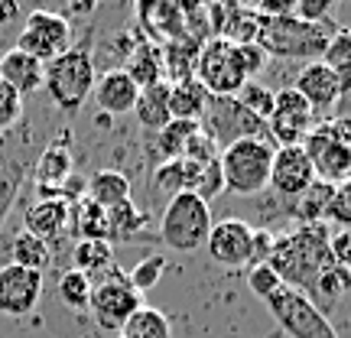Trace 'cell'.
<instances>
[{"label": "cell", "instance_id": "1", "mask_svg": "<svg viewBox=\"0 0 351 338\" xmlns=\"http://www.w3.org/2000/svg\"><path fill=\"white\" fill-rule=\"evenodd\" d=\"M328 238H332V231L322 221L319 225H300L296 231H289V234L274 241V251L267 257V267L280 276L283 287L309 296L315 280L335 263Z\"/></svg>", "mask_w": 351, "mask_h": 338}, {"label": "cell", "instance_id": "2", "mask_svg": "<svg viewBox=\"0 0 351 338\" xmlns=\"http://www.w3.org/2000/svg\"><path fill=\"white\" fill-rule=\"evenodd\" d=\"M95 56H91V29H88V39L82 43H72V49L62 52L59 59H52L43 72V88L49 101L65 114H75L85 98L95 88Z\"/></svg>", "mask_w": 351, "mask_h": 338}, {"label": "cell", "instance_id": "3", "mask_svg": "<svg viewBox=\"0 0 351 338\" xmlns=\"http://www.w3.org/2000/svg\"><path fill=\"white\" fill-rule=\"evenodd\" d=\"M335 29H339V23L332 16H328L326 23H302L296 16H274V20H263L261 16L257 46L267 56L319 62L328 46V39L335 36Z\"/></svg>", "mask_w": 351, "mask_h": 338}, {"label": "cell", "instance_id": "4", "mask_svg": "<svg viewBox=\"0 0 351 338\" xmlns=\"http://www.w3.org/2000/svg\"><path fill=\"white\" fill-rule=\"evenodd\" d=\"M212 208L208 202H202L199 195L192 192H179L166 202L163 215H160V234L156 238L163 241L169 251L179 254H192L205 248V241L212 234Z\"/></svg>", "mask_w": 351, "mask_h": 338}, {"label": "cell", "instance_id": "5", "mask_svg": "<svg viewBox=\"0 0 351 338\" xmlns=\"http://www.w3.org/2000/svg\"><path fill=\"white\" fill-rule=\"evenodd\" d=\"M225 192L234 195H257L270 186V163L274 147L267 140H238L218 153Z\"/></svg>", "mask_w": 351, "mask_h": 338}, {"label": "cell", "instance_id": "6", "mask_svg": "<svg viewBox=\"0 0 351 338\" xmlns=\"http://www.w3.org/2000/svg\"><path fill=\"white\" fill-rule=\"evenodd\" d=\"M140 306H143V300H140L137 289L130 287V280H127L124 270L114 267L111 274L91 280L88 313L95 315L98 328H104V332H117V335H121V328L127 326V319L137 313Z\"/></svg>", "mask_w": 351, "mask_h": 338}, {"label": "cell", "instance_id": "7", "mask_svg": "<svg viewBox=\"0 0 351 338\" xmlns=\"http://www.w3.org/2000/svg\"><path fill=\"white\" fill-rule=\"evenodd\" d=\"M202 134L215 147H231L238 140H263L267 137V121L251 114L238 98H208V108L202 114Z\"/></svg>", "mask_w": 351, "mask_h": 338}, {"label": "cell", "instance_id": "8", "mask_svg": "<svg viewBox=\"0 0 351 338\" xmlns=\"http://www.w3.org/2000/svg\"><path fill=\"white\" fill-rule=\"evenodd\" d=\"M16 49L33 56L36 62L49 65L52 59H59L62 52L72 49V23H69V16L52 10H33L26 16L20 36H16Z\"/></svg>", "mask_w": 351, "mask_h": 338}, {"label": "cell", "instance_id": "9", "mask_svg": "<svg viewBox=\"0 0 351 338\" xmlns=\"http://www.w3.org/2000/svg\"><path fill=\"white\" fill-rule=\"evenodd\" d=\"M267 309L276 319V326L283 328L289 338H339L335 326L328 322V315H322L302 293L283 287L267 300Z\"/></svg>", "mask_w": 351, "mask_h": 338}, {"label": "cell", "instance_id": "10", "mask_svg": "<svg viewBox=\"0 0 351 338\" xmlns=\"http://www.w3.org/2000/svg\"><path fill=\"white\" fill-rule=\"evenodd\" d=\"M195 82H199L212 98H234L241 88L247 85L244 72L234 62V46L225 39L212 36L202 43L199 62H195Z\"/></svg>", "mask_w": 351, "mask_h": 338}, {"label": "cell", "instance_id": "11", "mask_svg": "<svg viewBox=\"0 0 351 338\" xmlns=\"http://www.w3.org/2000/svg\"><path fill=\"white\" fill-rule=\"evenodd\" d=\"M313 127L315 111L296 88L274 91V114L267 117V137H274L276 147H302V140L313 134Z\"/></svg>", "mask_w": 351, "mask_h": 338}, {"label": "cell", "instance_id": "12", "mask_svg": "<svg viewBox=\"0 0 351 338\" xmlns=\"http://www.w3.org/2000/svg\"><path fill=\"white\" fill-rule=\"evenodd\" d=\"M302 150L309 156V163H313L319 182L341 186V182L351 179V147L332 137L326 130V124L313 127V134L302 140Z\"/></svg>", "mask_w": 351, "mask_h": 338}, {"label": "cell", "instance_id": "13", "mask_svg": "<svg viewBox=\"0 0 351 338\" xmlns=\"http://www.w3.org/2000/svg\"><path fill=\"white\" fill-rule=\"evenodd\" d=\"M205 248L212 254L215 263L221 267H251V254H254V228L244 218H225V221H215L212 234L205 241Z\"/></svg>", "mask_w": 351, "mask_h": 338}, {"label": "cell", "instance_id": "14", "mask_svg": "<svg viewBox=\"0 0 351 338\" xmlns=\"http://www.w3.org/2000/svg\"><path fill=\"white\" fill-rule=\"evenodd\" d=\"M39 296H43V274L16 267V263L0 267V313L3 315L23 319L36 309Z\"/></svg>", "mask_w": 351, "mask_h": 338}, {"label": "cell", "instance_id": "15", "mask_svg": "<svg viewBox=\"0 0 351 338\" xmlns=\"http://www.w3.org/2000/svg\"><path fill=\"white\" fill-rule=\"evenodd\" d=\"M315 182V169L302 147H276L270 163V189L283 199H300Z\"/></svg>", "mask_w": 351, "mask_h": 338}, {"label": "cell", "instance_id": "16", "mask_svg": "<svg viewBox=\"0 0 351 338\" xmlns=\"http://www.w3.org/2000/svg\"><path fill=\"white\" fill-rule=\"evenodd\" d=\"M134 13H137V29L150 43H156V46H166L173 39L189 36L182 3H173V0H143V3H137Z\"/></svg>", "mask_w": 351, "mask_h": 338}, {"label": "cell", "instance_id": "17", "mask_svg": "<svg viewBox=\"0 0 351 338\" xmlns=\"http://www.w3.org/2000/svg\"><path fill=\"white\" fill-rule=\"evenodd\" d=\"M23 231L36 234L52 248V241L72 234V205L62 199H39L23 215Z\"/></svg>", "mask_w": 351, "mask_h": 338}, {"label": "cell", "instance_id": "18", "mask_svg": "<svg viewBox=\"0 0 351 338\" xmlns=\"http://www.w3.org/2000/svg\"><path fill=\"white\" fill-rule=\"evenodd\" d=\"M91 95H95V104H98L101 111L117 117V114L134 111L140 88L130 82V75H127L124 69H108V72H101V75L95 78Z\"/></svg>", "mask_w": 351, "mask_h": 338}, {"label": "cell", "instance_id": "19", "mask_svg": "<svg viewBox=\"0 0 351 338\" xmlns=\"http://www.w3.org/2000/svg\"><path fill=\"white\" fill-rule=\"evenodd\" d=\"M72 176V150H69V134L62 140H52L33 163V179L39 186L43 199H56V189Z\"/></svg>", "mask_w": 351, "mask_h": 338}, {"label": "cell", "instance_id": "20", "mask_svg": "<svg viewBox=\"0 0 351 338\" xmlns=\"http://www.w3.org/2000/svg\"><path fill=\"white\" fill-rule=\"evenodd\" d=\"M293 88H296L302 98H306V104H309L313 111H328V108H335V104L341 101L339 78H335V72H332L322 59L306 65Z\"/></svg>", "mask_w": 351, "mask_h": 338}, {"label": "cell", "instance_id": "21", "mask_svg": "<svg viewBox=\"0 0 351 338\" xmlns=\"http://www.w3.org/2000/svg\"><path fill=\"white\" fill-rule=\"evenodd\" d=\"M124 72L130 75V82H134L140 91L150 88V85L166 82V75H163V46L150 43V39L140 33L137 43H134V49L127 52Z\"/></svg>", "mask_w": 351, "mask_h": 338}, {"label": "cell", "instance_id": "22", "mask_svg": "<svg viewBox=\"0 0 351 338\" xmlns=\"http://www.w3.org/2000/svg\"><path fill=\"white\" fill-rule=\"evenodd\" d=\"M43 72H46V65L36 62L33 56L20 52L16 46L0 56V78H3L20 98H26V95H33V91L43 88Z\"/></svg>", "mask_w": 351, "mask_h": 338}, {"label": "cell", "instance_id": "23", "mask_svg": "<svg viewBox=\"0 0 351 338\" xmlns=\"http://www.w3.org/2000/svg\"><path fill=\"white\" fill-rule=\"evenodd\" d=\"M26 176V160L10 147V134H0V225L10 215Z\"/></svg>", "mask_w": 351, "mask_h": 338}, {"label": "cell", "instance_id": "24", "mask_svg": "<svg viewBox=\"0 0 351 338\" xmlns=\"http://www.w3.org/2000/svg\"><path fill=\"white\" fill-rule=\"evenodd\" d=\"M202 43L192 36L173 39L163 46V75L166 85H179V82H189L195 78V62H199Z\"/></svg>", "mask_w": 351, "mask_h": 338}, {"label": "cell", "instance_id": "25", "mask_svg": "<svg viewBox=\"0 0 351 338\" xmlns=\"http://www.w3.org/2000/svg\"><path fill=\"white\" fill-rule=\"evenodd\" d=\"M150 225V218L143 208H137L134 202L114 205L108 208V241H121V244H134V241H147L150 234H143Z\"/></svg>", "mask_w": 351, "mask_h": 338}, {"label": "cell", "instance_id": "26", "mask_svg": "<svg viewBox=\"0 0 351 338\" xmlns=\"http://www.w3.org/2000/svg\"><path fill=\"white\" fill-rule=\"evenodd\" d=\"M130 114H137V124L143 127V130H156V134H160V130L173 121V114H169V85L160 82V85L143 88L137 95V104H134Z\"/></svg>", "mask_w": 351, "mask_h": 338}, {"label": "cell", "instance_id": "27", "mask_svg": "<svg viewBox=\"0 0 351 338\" xmlns=\"http://www.w3.org/2000/svg\"><path fill=\"white\" fill-rule=\"evenodd\" d=\"M114 267V244L108 241H95V238H82L72 248V270H82L88 280H98V276L111 274Z\"/></svg>", "mask_w": 351, "mask_h": 338}, {"label": "cell", "instance_id": "28", "mask_svg": "<svg viewBox=\"0 0 351 338\" xmlns=\"http://www.w3.org/2000/svg\"><path fill=\"white\" fill-rule=\"evenodd\" d=\"M85 199H91L101 208H114L130 202V179L117 169H98L85 182Z\"/></svg>", "mask_w": 351, "mask_h": 338}, {"label": "cell", "instance_id": "29", "mask_svg": "<svg viewBox=\"0 0 351 338\" xmlns=\"http://www.w3.org/2000/svg\"><path fill=\"white\" fill-rule=\"evenodd\" d=\"M208 91L195 82V78H189V82H179V85H169V114H173V121H195L199 124L205 108H208Z\"/></svg>", "mask_w": 351, "mask_h": 338}, {"label": "cell", "instance_id": "30", "mask_svg": "<svg viewBox=\"0 0 351 338\" xmlns=\"http://www.w3.org/2000/svg\"><path fill=\"white\" fill-rule=\"evenodd\" d=\"M348 289H351V270H348V267H339V263H332L326 274L315 280L313 293H309L306 300H309L315 309H319V313L326 315L328 309H332V306H335V302H339L341 296L348 293Z\"/></svg>", "mask_w": 351, "mask_h": 338}, {"label": "cell", "instance_id": "31", "mask_svg": "<svg viewBox=\"0 0 351 338\" xmlns=\"http://www.w3.org/2000/svg\"><path fill=\"white\" fill-rule=\"evenodd\" d=\"M10 263L36 270V274H46L52 263V248L46 241H39L36 234H29V231H16L10 241Z\"/></svg>", "mask_w": 351, "mask_h": 338}, {"label": "cell", "instance_id": "32", "mask_svg": "<svg viewBox=\"0 0 351 338\" xmlns=\"http://www.w3.org/2000/svg\"><path fill=\"white\" fill-rule=\"evenodd\" d=\"M72 234L95 241H108V208L95 205L91 199H82L72 205ZM111 244V241H108Z\"/></svg>", "mask_w": 351, "mask_h": 338}, {"label": "cell", "instance_id": "33", "mask_svg": "<svg viewBox=\"0 0 351 338\" xmlns=\"http://www.w3.org/2000/svg\"><path fill=\"white\" fill-rule=\"evenodd\" d=\"M332 192H335V186H328V182H319V179H315L300 199H293V215L300 218V225H319V221L326 218Z\"/></svg>", "mask_w": 351, "mask_h": 338}, {"label": "cell", "instance_id": "34", "mask_svg": "<svg viewBox=\"0 0 351 338\" xmlns=\"http://www.w3.org/2000/svg\"><path fill=\"white\" fill-rule=\"evenodd\" d=\"M124 338H169V319L153 306H140L121 328Z\"/></svg>", "mask_w": 351, "mask_h": 338}, {"label": "cell", "instance_id": "35", "mask_svg": "<svg viewBox=\"0 0 351 338\" xmlns=\"http://www.w3.org/2000/svg\"><path fill=\"white\" fill-rule=\"evenodd\" d=\"M153 189L163 192V195H179L192 189V163L189 160H163L156 176H153Z\"/></svg>", "mask_w": 351, "mask_h": 338}, {"label": "cell", "instance_id": "36", "mask_svg": "<svg viewBox=\"0 0 351 338\" xmlns=\"http://www.w3.org/2000/svg\"><path fill=\"white\" fill-rule=\"evenodd\" d=\"M192 163V160H189ZM192 195H199L202 202H212L215 195L225 192V179H221V163L218 156L208 160V163H192Z\"/></svg>", "mask_w": 351, "mask_h": 338}, {"label": "cell", "instance_id": "37", "mask_svg": "<svg viewBox=\"0 0 351 338\" xmlns=\"http://www.w3.org/2000/svg\"><path fill=\"white\" fill-rule=\"evenodd\" d=\"M195 130H199L195 121H169L160 130V153H163V160H182V150H186L189 137Z\"/></svg>", "mask_w": 351, "mask_h": 338}, {"label": "cell", "instance_id": "38", "mask_svg": "<svg viewBox=\"0 0 351 338\" xmlns=\"http://www.w3.org/2000/svg\"><path fill=\"white\" fill-rule=\"evenodd\" d=\"M59 300H62L69 309H88L91 280H88L82 270H65V274L59 276Z\"/></svg>", "mask_w": 351, "mask_h": 338}, {"label": "cell", "instance_id": "39", "mask_svg": "<svg viewBox=\"0 0 351 338\" xmlns=\"http://www.w3.org/2000/svg\"><path fill=\"white\" fill-rule=\"evenodd\" d=\"M163 270H166V261L160 257V254H150L147 261H140L137 267L127 274V280H130V287H134L140 296H143V293H150V289L160 283Z\"/></svg>", "mask_w": 351, "mask_h": 338}, {"label": "cell", "instance_id": "40", "mask_svg": "<svg viewBox=\"0 0 351 338\" xmlns=\"http://www.w3.org/2000/svg\"><path fill=\"white\" fill-rule=\"evenodd\" d=\"M234 98H238L251 114H257L261 121H267V117L274 114V91L267 85H261V82H247Z\"/></svg>", "mask_w": 351, "mask_h": 338}, {"label": "cell", "instance_id": "41", "mask_svg": "<svg viewBox=\"0 0 351 338\" xmlns=\"http://www.w3.org/2000/svg\"><path fill=\"white\" fill-rule=\"evenodd\" d=\"M322 62H326L332 72L351 69V29L348 26H339V29H335V36L328 39L326 52H322Z\"/></svg>", "mask_w": 351, "mask_h": 338}, {"label": "cell", "instance_id": "42", "mask_svg": "<svg viewBox=\"0 0 351 338\" xmlns=\"http://www.w3.org/2000/svg\"><path fill=\"white\" fill-rule=\"evenodd\" d=\"M23 121V98L0 78V134H10Z\"/></svg>", "mask_w": 351, "mask_h": 338}, {"label": "cell", "instance_id": "43", "mask_svg": "<svg viewBox=\"0 0 351 338\" xmlns=\"http://www.w3.org/2000/svg\"><path fill=\"white\" fill-rule=\"evenodd\" d=\"M267 52L257 46V43H247V46H234V62H238V69L244 72V78L247 82H254V78L261 75L263 69H267Z\"/></svg>", "mask_w": 351, "mask_h": 338}, {"label": "cell", "instance_id": "44", "mask_svg": "<svg viewBox=\"0 0 351 338\" xmlns=\"http://www.w3.org/2000/svg\"><path fill=\"white\" fill-rule=\"evenodd\" d=\"M247 287H251V293L257 300L267 302L274 293L283 289V283H280V276H276L267 263H257V267H251V274H247Z\"/></svg>", "mask_w": 351, "mask_h": 338}, {"label": "cell", "instance_id": "45", "mask_svg": "<svg viewBox=\"0 0 351 338\" xmlns=\"http://www.w3.org/2000/svg\"><path fill=\"white\" fill-rule=\"evenodd\" d=\"M326 218L335 221L339 228H351V179L335 186L332 202H328V208H326Z\"/></svg>", "mask_w": 351, "mask_h": 338}, {"label": "cell", "instance_id": "46", "mask_svg": "<svg viewBox=\"0 0 351 338\" xmlns=\"http://www.w3.org/2000/svg\"><path fill=\"white\" fill-rule=\"evenodd\" d=\"M328 13H332V0H296L293 16L302 23H326Z\"/></svg>", "mask_w": 351, "mask_h": 338}, {"label": "cell", "instance_id": "47", "mask_svg": "<svg viewBox=\"0 0 351 338\" xmlns=\"http://www.w3.org/2000/svg\"><path fill=\"white\" fill-rule=\"evenodd\" d=\"M328 248H332V257L339 267H348L351 270V228H339L332 238H328Z\"/></svg>", "mask_w": 351, "mask_h": 338}, {"label": "cell", "instance_id": "48", "mask_svg": "<svg viewBox=\"0 0 351 338\" xmlns=\"http://www.w3.org/2000/svg\"><path fill=\"white\" fill-rule=\"evenodd\" d=\"M20 16V7L16 3H7V0H0V26H7L10 20Z\"/></svg>", "mask_w": 351, "mask_h": 338}, {"label": "cell", "instance_id": "49", "mask_svg": "<svg viewBox=\"0 0 351 338\" xmlns=\"http://www.w3.org/2000/svg\"><path fill=\"white\" fill-rule=\"evenodd\" d=\"M117 338H124V335H117Z\"/></svg>", "mask_w": 351, "mask_h": 338}, {"label": "cell", "instance_id": "50", "mask_svg": "<svg viewBox=\"0 0 351 338\" xmlns=\"http://www.w3.org/2000/svg\"><path fill=\"white\" fill-rule=\"evenodd\" d=\"M348 98H351V95H348Z\"/></svg>", "mask_w": 351, "mask_h": 338}]
</instances>
